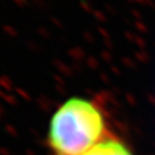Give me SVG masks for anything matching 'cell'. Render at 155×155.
Wrapping results in <instances>:
<instances>
[{
    "instance_id": "obj_1",
    "label": "cell",
    "mask_w": 155,
    "mask_h": 155,
    "mask_svg": "<svg viewBox=\"0 0 155 155\" xmlns=\"http://www.w3.org/2000/svg\"><path fill=\"white\" fill-rule=\"evenodd\" d=\"M111 133L104 106L94 99L71 97L51 116L46 140L52 155H82Z\"/></svg>"
},
{
    "instance_id": "obj_2",
    "label": "cell",
    "mask_w": 155,
    "mask_h": 155,
    "mask_svg": "<svg viewBox=\"0 0 155 155\" xmlns=\"http://www.w3.org/2000/svg\"><path fill=\"white\" fill-rule=\"evenodd\" d=\"M82 155H134V153L124 140L111 133Z\"/></svg>"
}]
</instances>
